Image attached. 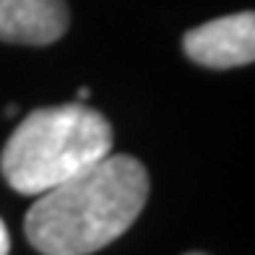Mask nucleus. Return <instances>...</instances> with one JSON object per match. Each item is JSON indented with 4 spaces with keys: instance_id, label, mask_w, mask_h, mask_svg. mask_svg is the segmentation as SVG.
Returning <instances> with one entry per match:
<instances>
[{
    "instance_id": "obj_1",
    "label": "nucleus",
    "mask_w": 255,
    "mask_h": 255,
    "mask_svg": "<svg viewBox=\"0 0 255 255\" xmlns=\"http://www.w3.org/2000/svg\"><path fill=\"white\" fill-rule=\"evenodd\" d=\"M146 198V167L128 154H110L39 195L24 232L42 255H91L130 229Z\"/></svg>"
},
{
    "instance_id": "obj_2",
    "label": "nucleus",
    "mask_w": 255,
    "mask_h": 255,
    "mask_svg": "<svg viewBox=\"0 0 255 255\" xmlns=\"http://www.w3.org/2000/svg\"><path fill=\"white\" fill-rule=\"evenodd\" d=\"M112 151V125L81 102L29 112L0 154V172L21 195H44Z\"/></svg>"
},
{
    "instance_id": "obj_3",
    "label": "nucleus",
    "mask_w": 255,
    "mask_h": 255,
    "mask_svg": "<svg viewBox=\"0 0 255 255\" xmlns=\"http://www.w3.org/2000/svg\"><path fill=\"white\" fill-rule=\"evenodd\" d=\"M190 60L206 68H237L255 60V13L242 10L190 29L182 39Z\"/></svg>"
},
{
    "instance_id": "obj_4",
    "label": "nucleus",
    "mask_w": 255,
    "mask_h": 255,
    "mask_svg": "<svg viewBox=\"0 0 255 255\" xmlns=\"http://www.w3.org/2000/svg\"><path fill=\"white\" fill-rule=\"evenodd\" d=\"M68 29L65 0H0V39L50 44Z\"/></svg>"
},
{
    "instance_id": "obj_5",
    "label": "nucleus",
    "mask_w": 255,
    "mask_h": 255,
    "mask_svg": "<svg viewBox=\"0 0 255 255\" xmlns=\"http://www.w3.org/2000/svg\"><path fill=\"white\" fill-rule=\"evenodd\" d=\"M10 250V237H8V229L3 224V219H0V255H8Z\"/></svg>"
},
{
    "instance_id": "obj_6",
    "label": "nucleus",
    "mask_w": 255,
    "mask_h": 255,
    "mask_svg": "<svg viewBox=\"0 0 255 255\" xmlns=\"http://www.w3.org/2000/svg\"><path fill=\"white\" fill-rule=\"evenodd\" d=\"M89 94H91V91H89L86 86H84V89H78V102H81V104H84V102L89 99Z\"/></svg>"
},
{
    "instance_id": "obj_7",
    "label": "nucleus",
    "mask_w": 255,
    "mask_h": 255,
    "mask_svg": "<svg viewBox=\"0 0 255 255\" xmlns=\"http://www.w3.org/2000/svg\"><path fill=\"white\" fill-rule=\"evenodd\" d=\"M16 112H18L16 104H8V107H5V115H8V118H10V115H16Z\"/></svg>"
},
{
    "instance_id": "obj_8",
    "label": "nucleus",
    "mask_w": 255,
    "mask_h": 255,
    "mask_svg": "<svg viewBox=\"0 0 255 255\" xmlns=\"http://www.w3.org/2000/svg\"><path fill=\"white\" fill-rule=\"evenodd\" d=\"M188 255H203V253H188Z\"/></svg>"
}]
</instances>
